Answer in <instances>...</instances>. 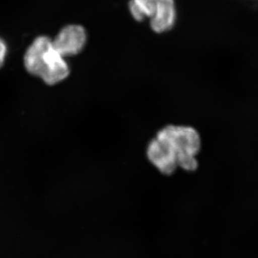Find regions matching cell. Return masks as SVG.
I'll return each instance as SVG.
<instances>
[{
	"label": "cell",
	"mask_w": 258,
	"mask_h": 258,
	"mask_svg": "<svg viewBox=\"0 0 258 258\" xmlns=\"http://www.w3.org/2000/svg\"><path fill=\"white\" fill-rule=\"evenodd\" d=\"M6 52H7L6 44H5V42L3 39H0V67L4 64Z\"/></svg>",
	"instance_id": "6"
},
{
	"label": "cell",
	"mask_w": 258,
	"mask_h": 258,
	"mask_svg": "<svg viewBox=\"0 0 258 258\" xmlns=\"http://www.w3.org/2000/svg\"><path fill=\"white\" fill-rule=\"evenodd\" d=\"M24 61L28 72L49 86L63 81L70 74L68 64L54 49L49 37L39 36L34 39L25 52Z\"/></svg>",
	"instance_id": "1"
},
{
	"label": "cell",
	"mask_w": 258,
	"mask_h": 258,
	"mask_svg": "<svg viewBox=\"0 0 258 258\" xmlns=\"http://www.w3.org/2000/svg\"><path fill=\"white\" fill-rule=\"evenodd\" d=\"M161 2L162 0H130L128 9L132 17L137 22L142 23L156 14Z\"/></svg>",
	"instance_id": "5"
},
{
	"label": "cell",
	"mask_w": 258,
	"mask_h": 258,
	"mask_svg": "<svg viewBox=\"0 0 258 258\" xmlns=\"http://www.w3.org/2000/svg\"><path fill=\"white\" fill-rule=\"evenodd\" d=\"M156 140L176 165L186 170L197 167L194 156L199 151L200 140L193 128L169 125L159 132Z\"/></svg>",
	"instance_id": "2"
},
{
	"label": "cell",
	"mask_w": 258,
	"mask_h": 258,
	"mask_svg": "<svg viewBox=\"0 0 258 258\" xmlns=\"http://www.w3.org/2000/svg\"><path fill=\"white\" fill-rule=\"evenodd\" d=\"M178 20V10L175 0H162L156 14L149 20L151 30L156 34L170 32Z\"/></svg>",
	"instance_id": "4"
},
{
	"label": "cell",
	"mask_w": 258,
	"mask_h": 258,
	"mask_svg": "<svg viewBox=\"0 0 258 258\" xmlns=\"http://www.w3.org/2000/svg\"><path fill=\"white\" fill-rule=\"evenodd\" d=\"M86 32L81 25H68L61 29L52 44L61 56H71L80 53L86 43Z\"/></svg>",
	"instance_id": "3"
}]
</instances>
